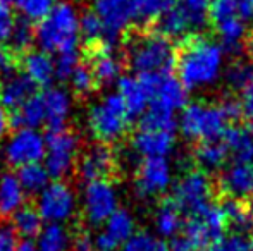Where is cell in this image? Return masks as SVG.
<instances>
[{"label": "cell", "instance_id": "1", "mask_svg": "<svg viewBox=\"0 0 253 251\" xmlns=\"http://www.w3.org/2000/svg\"><path fill=\"white\" fill-rule=\"evenodd\" d=\"M226 66V48L209 36H188L176 57L177 79L188 91L203 90L220 79Z\"/></svg>", "mask_w": 253, "mask_h": 251}, {"label": "cell", "instance_id": "2", "mask_svg": "<svg viewBox=\"0 0 253 251\" xmlns=\"http://www.w3.org/2000/svg\"><path fill=\"white\" fill-rule=\"evenodd\" d=\"M127 64L138 74H170L176 67V48L159 33L134 35L127 41Z\"/></svg>", "mask_w": 253, "mask_h": 251}, {"label": "cell", "instance_id": "3", "mask_svg": "<svg viewBox=\"0 0 253 251\" xmlns=\"http://www.w3.org/2000/svg\"><path fill=\"white\" fill-rule=\"evenodd\" d=\"M78 14L71 3L60 2L35 26V41L45 52H60L78 47Z\"/></svg>", "mask_w": 253, "mask_h": 251}, {"label": "cell", "instance_id": "4", "mask_svg": "<svg viewBox=\"0 0 253 251\" xmlns=\"http://www.w3.org/2000/svg\"><path fill=\"white\" fill-rule=\"evenodd\" d=\"M181 133L191 141L219 140L229 126V119L219 104L191 102L181 108L179 121Z\"/></svg>", "mask_w": 253, "mask_h": 251}, {"label": "cell", "instance_id": "5", "mask_svg": "<svg viewBox=\"0 0 253 251\" xmlns=\"http://www.w3.org/2000/svg\"><path fill=\"white\" fill-rule=\"evenodd\" d=\"M131 119L126 112L123 100L117 93L103 97L95 104L88 115V126L98 143H116L127 133Z\"/></svg>", "mask_w": 253, "mask_h": 251}, {"label": "cell", "instance_id": "6", "mask_svg": "<svg viewBox=\"0 0 253 251\" xmlns=\"http://www.w3.org/2000/svg\"><path fill=\"white\" fill-rule=\"evenodd\" d=\"M227 231V222L222 214L220 205L210 203L202 212L190 215L183 224L181 234L191 243L195 250L207 248L209 245H215Z\"/></svg>", "mask_w": 253, "mask_h": 251}, {"label": "cell", "instance_id": "7", "mask_svg": "<svg viewBox=\"0 0 253 251\" xmlns=\"http://www.w3.org/2000/svg\"><path fill=\"white\" fill-rule=\"evenodd\" d=\"M148 93V107L177 114L188 102V90L172 74H138Z\"/></svg>", "mask_w": 253, "mask_h": 251}, {"label": "cell", "instance_id": "8", "mask_svg": "<svg viewBox=\"0 0 253 251\" xmlns=\"http://www.w3.org/2000/svg\"><path fill=\"white\" fill-rule=\"evenodd\" d=\"M213 186L205 171H188L174 184L172 200L183 215H195L212 203Z\"/></svg>", "mask_w": 253, "mask_h": 251}, {"label": "cell", "instance_id": "9", "mask_svg": "<svg viewBox=\"0 0 253 251\" xmlns=\"http://www.w3.org/2000/svg\"><path fill=\"white\" fill-rule=\"evenodd\" d=\"M37 210L43 222L64 224L71 220L76 212V194L66 181L48 182L38 193Z\"/></svg>", "mask_w": 253, "mask_h": 251}, {"label": "cell", "instance_id": "10", "mask_svg": "<svg viewBox=\"0 0 253 251\" xmlns=\"http://www.w3.org/2000/svg\"><path fill=\"white\" fill-rule=\"evenodd\" d=\"M117 191L110 179H97L86 182L83 193V215L91 225H102L117 210Z\"/></svg>", "mask_w": 253, "mask_h": 251}, {"label": "cell", "instance_id": "11", "mask_svg": "<svg viewBox=\"0 0 253 251\" xmlns=\"http://www.w3.org/2000/svg\"><path fill=\"white\" fill-rule=\"evenodd\" d=\"M172 184V169L167 157L141 158L136 169L134 188L141 198H155L164 194Z\"/></svg>", "mask_w": 253, "mask_h": 251}, {"label": "cell", "instance_id": "12", "mask_svg": "<svg viewBox=\"0 0 253 251\" xmlns=\"http://www.w3.org/2000/svg\"><path fill=\"white\" fill-rule=\"evenodd\" d=\"M207 21V16L193 12L183 3H170L162 14L155 19V33L162 35V36L172 40H186L191 36L195 30L202 28Z\"/></svg>", "mask_w": 253, "mask_h": 251}, {"label": "cell", "instance_id": "13", "mask_svg": "<svg viewBox=\"0 0 253 251\" xmlns=\"http://www.w3.org/2000/svg\"><path fill=\"white\" fill-rule=\"evenodd\" d=\"M93 10L100 17L107 40L114 47L121 35L134 23V0H95Z\"/></svg>", "mask_w": 253, "mask_h": 251}, {"label": "cell", "instance_id": "14", "mask_svg": "<svg viewBox=\"0 0 253 251\" xmlns=\"http://www.w3.org/2000/svg\"><path fill=\"white\" fill-rule=\"evenodd\" d=\"M45 158V141L40 133L31 127L16 129L5 148V160L10 167H23Z\"/></svg>", "mask_w": 253, "mask_h": 251}, {"label": "cell", "instance_id": "15", "mask_svg": "<svg viewBox=\"0 0 253 251\" xmlns=\"http://www.w3.org/2000/svg\"><path fill=\"white\" fill-rule=\"evenodd\" d=\"M74 167H76L78 178L83 182L110 179L117 169V157L110 144L97 143L81 155Z\"/></svg>", "mask_w": 253, "mask_h": 251}, {"label": "cell", "instance_id": "16", "mask_svg": "<svg viewBox=\"0 0 253 251\" xmlns=\"http://www.w3.org/2000/svg\"><path fill=\"white\" fill-rule=\"evenodd\" d=\"M103 231L95 239L97 250H110L114 251L119 248L134 231H136V222L134 217L124 208H117L110 214V217L103 222Z\"/></svg>", "mask_w": 253, "mask_h": 251}, {"label": "cell", "instance_id": "17", "mask_svg": "<svg viewBox=\"0 0 253 251\" xmlns=\"http://www.w3.org/2000/svg\"><path fill=\"white\" fill-rule=\"evenodd\" d=\"M131 146L141 158L148 157H169L176 146L174 133L159 129H138L131 140Z\"/></svg>", "mask_w": 253, "mask_h": 251}, {"label": "cell", "instance_id": "18", "mask_svg": "<svg viewBox=\"0 0 253 251\" xmlns=\"http://www.w3.org/2000/svg\"><path fill=\"white\" fill-rule=\"evenodd\" d=\"M219 186L229 198L243 200L250 196L253 193V164L234 162L233 165L226 167L220 174Z\"/></svg>", "mask_w": 253, "mask_h": 251}, {"label": "cell", "instance_id": "19", "mask_svg": "<svg viewBox=\"0 0 253 251\" xmlns=\"http://www.w3.org/2000/svg\"><path fill=\"white\" fill-rule=\"evenodd\" d=\"M117 95L123 100L126 112L129 119L133 121L134 117H140L148 107V93L141 81L133 76H121L117 79Z\"/></svg>", "mask_w": 253, "mask_h": 251}, {"label": "cell", "instance_id": "20", "mask_svg": "<svg viewBox=\"0 0 253 251\" xmlns=\"http://www.w3.org/2000/svg\"><path fill=\"white\" fill-rule=\"evenodd\" d=\"M21 69H24V74L31 81L37 83V86L48 88L52 81L55 79V67H53V59L50 54L45 50H33L21 57Z\"/></svg>", "mask_w": 253, "mask_h": 251}, {"label": "cell", "instance_id": "21", "mask_svg": "<svg viewBox=\"0 0 253 251\" xmlns=\"http://www.w3.org/2000/svg\"><path fill=\"white\" fill-rule=\"evenodd\" d=\"M38 93V86L35 81H31L26 74H16L14 77L7 79L0 90V105L5 112L21 107L30 97Z\"/></svg>", "mask_w": 253, "mask_h": 251}, {"label": "cell", "instance_id": "22", "mask_svg": "<svg viewBox=\"0 0 253 251\" xmlns=\"http://www.w3.org/2000/svg\"><path fill=\"white\" fill-rule=\"evenodd\" d=\"M42 102H43L45 122L48 129H59L66 126L71 110L69 95L60 88H47L42 93Z\"/></svg>", "mask_w": 253, "mask_h": 251}, {"label": "cell", "instance_id": "23", "mask_svg": "<svg viewBox=\"0 0 253 251\" xmlns=\"http://www.w3.org/2000/svg\"><path fill=\"white\" fill-rule=\"evenodd\" d=\"M184 215L176 205V201L164 200L159 203L153 214V227H155V234L160 236L162 239H170L183 229L184 224Z\"/></svg>", "mask_w": 253, "mask_h": 251}, {"label": "cell", "instance_id": "24", "mask_svg": "<svg viewBox=\"0 0 253 251\" xmlns=\"http://www.w3.org/2000/svg\"><path fill=\"white\" fill-rule=\"evenodd\" d=\"M222 143L226 146L229 157L234 162H248L253 164V131L241 126H227L224 131Z\"/></svg>", "mask_w": 253, "mask_h": 251}, {"label": "cell", "instance_id": "25", "mask_svg": "<svg viewBox=\"0 0 253 251\" xmlns=\"http://www.w3.org/2000/svg\"><path fill=\"white\" fill-rule=\"evenodd\" d=\"M9 115V129H21V127H38L45 122V110L42 95H33L24 102L21 107L7 112Z\"/></svg>", "mask_w": 253, "mask_h": 251}, {"label": "cell", "instance_id": "26", "mask_svg": "<svg viewBox=\"0 0 253 251\" xmlns=\"http://www.w3.org/2000/svg\"><path fill=\"white\" fill-rule=\"evenodd\" d=\"M26 193L19 184L16 174L5 172L0 178V218H7L24 205Z\"/></svg>", "mask_w": 253, "mask_h": 251}, {"label": "cell", "instance_id": "27", "mask_svg": "<svg viewBox=\"0 0 253 251\" xmlns=\"http://www.w3.org/2000/svg\"><path fill=\"white\" fill-rule=\"evenodd\" d=\"M195 162L200 165L202 171L213 172L220 171L226 165L229 153H227L226 146L222 141L219 140H205L200 141L195 148Z\"/></svg>", "mask_w": 253, "mask_h": 251}, {"label": "cell", "instance_id": "28", "mask_svg": "<svg viewBox=\"0 0 253 251\" xmlns=\"http://www.w3.org/2000/svg\"><path fill=\"white\" fill-rule=\"evenodd\" d=\"M207 16L212 23L227 17H238L245 23L253 21V0H209Z\"/></svg>", "mask_w": 253, "mask_h": 251}, {"label": "cell", "instance_id": "29", "mask_svg": "<svg viewBox=\"0 0 253 251\" xmlns=\"http://www.w3.org/2000/svg\"><path fill=\"white\" fill-rule=\"evenodd\" d=\"M10 218H12L14 231L21 239H35L43 227V218L40 217L37 207H31V205H23L21 208H17L10 215Z\"/></svg>", "mask_w": 253, "mask_h": 251}, {"label": "cell", "instance_id": "30", "mask_svg": "<svg viewBox=\"0 0 253 251\" xmlns=\"http://www.w3.org/2000/svg\"><path fill=\"white\" fill-rule=\"evenodd\" d=\"M222 214L226 217L227 227H233L234 232H247L253 227V210L243 200L238 198H227L222 205Z\"/></svg>", "mask_w": 253, "mask_h": 251}, {"label": "cell", "instance_id": "31", "mask_svg": "<svg viewBox=\"0 0 253 251\" xmlns=\"http://www.w3.org/2000/svg\"><path fill=\"white\" fill-rule=\"evenodd\" d=\"M219 43L227 50H238L247 36V23L238 17H227L213 23Z\"/></svg>", "mask_w": 253, "mask_h": 251}, {"label": "cell", "instance_id": "32", "mask_svg": "<svg viewBox=\"0 0 253 251\" xmlns=\"http://www.w3.org/2000/svg\"><path fill=\"white\" fill-rule=\"evenodd\" d=\"M78 35L83 40V47L100 43V41L110 45L109 40H107V35L105 30H103L100 17L95 14L93 9H86L81 14V17H78ZM110 47H114V45H110Z\"/></svg>", "mask_w": 253, "mask_h": 251}, {"label": "cell", "instance_id": "33", "mask_svg": "<svg viewBox=\"0 0 253 251\" xmlns=\"http://www.w3.org/2000/svg\"><path fill=\"white\" fill-rule=\"evenodd\" d=\"M16 178L19 181V184L23 186L24 193H30V194H38L50 182V176H48L47 169L40 162L17 167Z\"/></svg>", "mask_w": 253, "mask_h": 251}, {"label": "cell", "instance_id": "34", "mask_svg": "<svg viewBox=\"0 0 253 251\" xmlns=\"http://www.w3.org/2000/svg\"><path fill=\"white\" fill-rule=\"evenodd\" d=\"M35 41V23H31L26 17H16L12 33H10L9 40H7V47L12 52H16L19 57H23L26 52L33 48Z\"/></svg>", "mask_w": 253, "mask_h": 251}, {"label": "cell", "instance_id": "35", "mask_svg": "<svg viewBox=\"0 0 253 251\" xmlns=\"http://www.w3.org/2000/svg\"><path fill=\"white\" fill-rule=\"evenodd\" d=\"M38 238V251H69L71 236L62 224H47Z\"/></svg>", "mask_w": 253, "mask_h": 251}, {"label": "cell", "instance_id": "36", "mask_svg": "<svg viewBox=\"0 0 253 251\" xmlns=\"http://www.w3.org/2000/svg\"><path fill=\"white\" fill-rule=\"evenodd\" d=\"M121 251H169V245L150 231H134L121 245Z\"/></svg>", "mask_w": 253, "mask_h": 251}, {"label": "cell", "instance_id": "37", "mask_svg": "<svg viewBox=\"0 0 253 251\" xmlns=\"http://www.w3.org/2000/svg\"><path fill=\"white\" fill-rule=\"evenodd\" d=\"M71 84H73V91L76 95V98H86L93 93L98 88V83L95 79L93 72H91L90 66L84 61L78 62V66L74 67L73 74H71Z\"/></svg>", "mask_w": 253, "mask_h": 251}, {"label": "cell", "instance_id": "38", "mask_svg": "<svg viewBox=\"0 0 253 251\" xmlns=\"http://www.w3.org/2000/svg\"><path fill=\"white\" fill-rule=\"evenodd\" d=\"M148 110H145L140 115V127L141 129H159V131H169L174 133L177 127V119L176 114H169V112L159 110V108L147 107Z\"/></svg>", "mask_w": 253, "mask_h": 251}, {"label": "cell", "instance_id": "39", "mask_svg": "<svg viewBox=\"0 0 253 251\" xmlns=\"http://www.w3.org/2000/svg\"><path fill=\"white\" fill-rule=\"evenodd\" d=\"M172 0H134V23H153Z\"/></svg>", "mask_w": 253, "mask_h": 251}, {"label": "cell", "instance_id": "40", "mask_svg": "<svg viewBox=\"0 0 253 251\" xmlns=\"http://www.w3.org/2000/svg\"><path fill=\"white\" fill-rule=\"evenodd\" d=\"M21 14L31 23L43 19L53 7V0H12Z\"/></svg>", "mask_w": 253, "mask_h": 251}, {"label": "cell", "instance_id": "41", "mask_svg": "<svg viewBox=\"0 0 253 251\" xmlns=\"http://www.w3.org/2000/svg\"><path fill=\"white\" fill-rule=\"evenodd\" d=\"M80 54H78V47L66 48V50L57 52V59L53 61V67H55V77L60 81L69 79L73 74L74 67L80 62Z\"/></svg>", "mask_w": 253, "mask_h": 251}, {"label": "cell", "instance_id": "42", "mask_svg": "<svg viewBox=\"0 0 253 251\" xmlns=\"http://www.w3.org/2000/svg\"><path fill=\"white\" fill-rule=\"evenodd\" d=\"M21 71V57L7 45H0V74L7 79L14 77Z\"/></svg>", "mask_w": 253, "mask_h": 251}, {"label": "cell", "instance_id": "43", "mask_svg": "<svg viewBox=\"0 0 253 251\" xmlns=\"http://www.w3.org/2000/svg\"><path fill=\"white\" fill-rule=\"evenodd\" d=\"M227 81L231 83V86L238 88V90L253 83V66L243 62L231 66L229 71H227Z\"/></svg>", "mask_w": 253, "mask_h": 251}, {"label": "cell", "instance_id": "44", "mask_svg": "<svg viewBox=\"0 0 253 251\" xmlns=\"http://www.w3.org/2000/svg\"><path fill=\"white\" fill-rule=\"evenodd\" d=\"M248 250H250V241L245 238L243 232H231V234H224L215 243V250L213 251H248Z\"/></svg>", "mask_w": 253, "mask_h": 251}, {"label": "cell", "instance_id": "45", "mask_svg": "<svg viewBox=\"0 0 253 251\" xmlns=\"http://www.w3.org/2000/svg\"><path fill=\"white\" fill-rule=\"evenodd\" d=\"M14 23H16V14L10 5V2H0V45H5L12 33Z\"/></svg>", "mask_w": 253, "mask_h": 251}, {"label": "cell", "instance_id": "46", "mask_svg": "<svg viewBox=\"0 0 253 251\" xmlns=\"http://www.w3.org/2000/svg\"><path fill=\"white\" fill-rule=\"evenodd\" d=\"M240 110H241V117L247 122V127L253 131V83L241 88Z\"/></svg>", "mask_w": 253, "mask_h": 251}, {"label": "cell", "instance_id": "47", "mask_svg": "<svg viewBox=\"0 0 253 251\" xmlns=\"http://www.w3.org/2000/svg\"><path fill=\"white\" fill-rule=\"evenodd\" d=\"M19 243V236L12 225L0 224V251H17Z\"/></svg>", "mask_w": 253, "mask_h": 251}, {"label": "cell", "instance_id": "48", "mask_svg": "<svg viewBox=\"0 0 253 251\" xmlns=\"http://www.w3.org/2000/svg\"><path fill=\"white\" fill-rule=\"evenodd\" d=\"M69 251H95V241L88 232L81 231L74 238H71Z\"/></svg>", "mask_w": 253, "mask_h": 251}, {"label": "cell", "instance_id": "49", "mask_svg": "<svg viewBox=\"0 0 253 251\" xmlns=\"http://www.w3.org/2000/svg\"><path fill=\"white\" fill-rule=\"evenodd\" d=\"M220 107H222L224 114L227 115L229 121H234V119L241 117V110H240V100L236 98H231V97H226L222 102H220Z\"/></svg>", "mask_w": 253, "mask_h": 251}, {"label": "cell", "instance_id": "50", "mask_svg": "<svg viewBox=\"0 0 253 251\" xmlns=\"http://www.w3.org/2000/svg\"><path fill=\"white\" fill-rule=\"evenodd\" d=\"M184 7H188L193 12L200 14V16H207V9H209V0H179Z\"/></svg>", "mask_w": 253, "mask_h": 251}, {"label": "cell", "instance_id": "51", "mask_svg": "<svg viewBox=\"0 0 253 251\" xmlns=\"http://www.w3.org/2000/svg\"><path fill=\"white\" fill-rule=\"evenodd\" d=\"M7 131H9V115L0 105V136H3Z\"/></svg>", "mask_w": 253, "mask_h": 251}, {"label": "cell", "instance_id": "52", "mask_svg": "<svg viewBox=\"0 0 253 251\" xmlns=\"http://www.w3.org/2000/svg\"><path fill=\"white\" fill-rule=\"evenodd\" d=\"M17 251H38V250H37V246L30 241V239H24V241L19 243V248H17Z\"/></svg>", "mask_w": 253, "mask_h": 251}, {"label": "cell", "instance_id": "53", "mask_svg": "<svg viewBox=\"0 0 253 251\" xmlns=\"http://www.w3.org/2000/svg\"><path fill=\"white\" fill-rule=\"evenodd\" d=\"M248 251H253V239L250 241V250H248Z\"/></svg>", "mask_w": 253, "mask_h": 251}, {"label": "cell", "instance_id": "54", "mask_svg": "<svg viewBox=\"0 0 253 251\" xmlns=\"http://www.w3.org/2000/svg\"><path fill=\"white\" fill-rule=\"evenodd\" d=\"M197 251H213V250H207V248H200V250H197Z\"/></svg>", "mask_w": 253, "mask_h": 251}, {"label": "cell", "instance_id": "55", "mask_svg": "<svg viewBox=\"0 0 253 251\" xmlns=\"http://www.w3.org/2000/svg\"><path fill=\"white\" fill-rule=\"evenodd\" d=\"M2 84H3V83H2V79H0V90H2Z\"/></svg>", "mask_w": 253, "mask_h": 251}, {"label": "cell", "instance_id": "56", "mask_svg": "<svg viewBox=\"0 0 253 251\" xmlns=\"http://www.w3.org/2000/svg\"><path fill=\"white\" fill-rule=\"evenodd\" d=\"M95 251H110V250H95Z\"/></svg>", "mask_w": 253, "mask_h": 251}, {"label": "cell", "instance_id": "57", "mask_svg": "<svg viewBox=\"0 0 253 251\" xmlns=\"http://www.w3.org/2000/svg\"><path fill=\"white\" fill-rule=\"evenodd\" d=\"M0 2H5V0H0ZM7 2H10V0H7Z\"/></svg>", "mask_w": 253, "mask_h": 251}, {"label": "cell", "instance_id": "58", "mask_svg": "<svg viewBox=\"0 0 253 251\" xmlns=\"http://www.w3.org/2000/svg\"><path fill=\"white\" fill-rule=\"evenodd\" d=\"M252 196H253V193H252Z\"/></svg>", "mask_w": 253, "mask_h": 251}]
</instances>
